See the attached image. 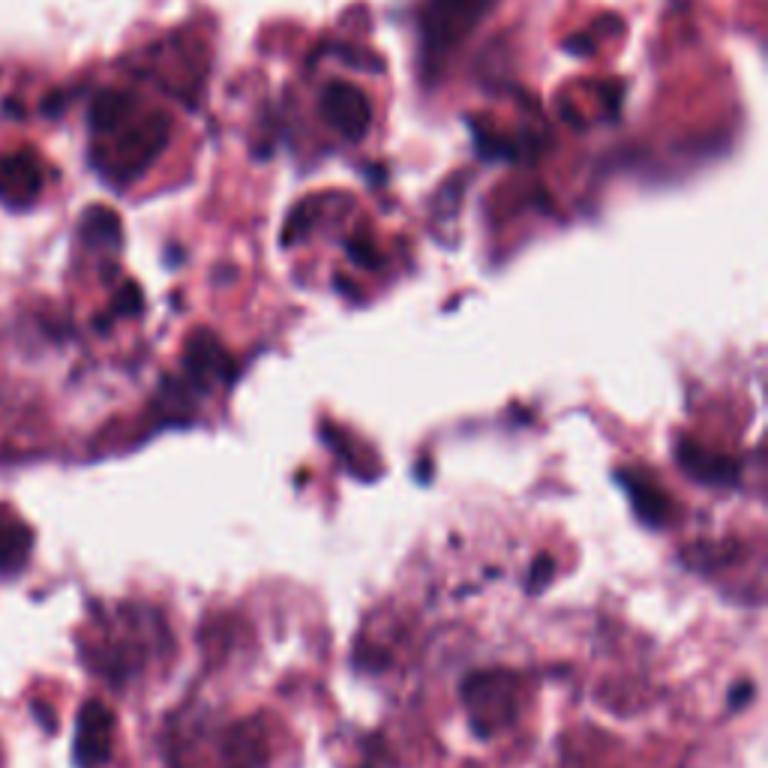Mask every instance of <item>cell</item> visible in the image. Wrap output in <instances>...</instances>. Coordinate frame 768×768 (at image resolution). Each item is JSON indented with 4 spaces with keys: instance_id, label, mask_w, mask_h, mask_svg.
<instances>
[{
    "instance_id": "obj_12",
    "label": "cell",
    "mask_w": 768,
    "mask_h": 768,
    "mask_svg": "<svg viewBox=\"0 0 768 768\" xmlns=\"http://www.w3.org/2000/svg\"><path fill=\"white\" fill-rule=\"evenodd\" d=\"M81 238L91 243V246H118L121 243V220L118 213L102 208V204H93L81 216Z\"/></svg>"
},
{
    "instance_id": "obj_8",
    "label": "cell",
    "mask_w": 768,
    "mask_h": 768,
    "mask_svg": "<svg viewBox=\"0 0 768 768\" xmlns=\"http://www.w3.org/2000/svg\"><path fill=\"white\" fill-rule=\"evenodd\" d=\"M264 729L259 720H246L225 738V768H262L267 759Z\"/></svg>"
},
{
    "instance_id": "obj_9",
    "label": "cell",
    "mask_w": 768,
    "mask_h": 768,
    "mask_svg": "<svg viewBox=\"0 0 768 768\" xmlns=\"http://www.w3.org/2000/svg\"><path fill=\"white\" fill-rule=\"evenodd\" d=\"M33 549V532L19 516L0 511V574H19Z\"/></svg>"
},
{
    "instance_id": "obj_13",
    "label": "cell",
    "mask_w": 768,
    "mask_h": 768,
    "mask_svg": "<svg viewBox=\"0 0 768 768\" xmlns=\"http://www.w3.org/2000/svg\"><path fill=\"white\" fill-rule=\"evenodd\" d=\"M225 361L223 348L213 340L208 331H199V334L190 340V352H186V370H190L192 378H204V375L220 373V364Z\"/></svg>"
},
{
    "instance_id": "obj_16",
    "label": "cell",
    "mask_w": 768,
    "mask_h": 768,
    "mask_svg": "<svg viewBox=\"0 0 768 768\" xmlns=\"http://www.w3.org/2000/svg\"><path fill=\"white\" fill-rule=\"evenodd\" d=\"M348 255H352L361 267H378V264H382V259L375 255V246H370V243L364 241L348 243Z\"/></svg>"
},
{
    "instance_id": "obj_14",
    "label": "cell",
    "mask_w": 768,
    "mask_h": 768,
    "mask_svg": "<svg viewBox=\"0 0 768 768\" xmlns=\"http://www.w3.org/2000/svg\"><path fill=\"white\" fill-rule=\"evenodd\" d=\"M553 570H556V565H553V558L549 556H540L532 565V574H528V592H544L546 586H549V579H553Z\"/></svg>"
},
{
    "instance_id": "obj_3",
    "label": "cell",
    "mask_w": 768,
    "mask_h": 768,
    "mask_svg": "<svg viewBox=\"0 0 768 768\" xmlns=\"http://www.w3.org/2000/svg\"><path fill=\"white\" fill-rule=\"evenodd\" d=\"M493 0H430L421 19L426 49L433 54H445L475 31Z\"/></svg>"
},
{
    "instance_id": "obj_19",
    "label": "cell",
    "mask_w": 768,
    "mask_h": 768,
    "mask_svg": "<svg viewBox=\"0 0 768 768\" xmlns=\"http://www.w3.org/2000/svg\"><path fill=\"white\" fill-rule=\"evenodd\" d=\"M3 112L10 114V118H24V109H21L19 100H7V102H3Z\"/></svg>"
},
{
    "instance_id": "obj_5",
    "label": "cell",
    "mask_w": 768,
    "mask_h": 768,
    "mask_svg": "<svg viewBox=\"0 0 768 768\" xmlns=\"http://www.w3.org/2000/svg\"><path fill=\"white\" fill-rule=\"evenodd\" d=\"M114 711L100 699L84 703L72 738V759L79 768H102L112 759Z\"/></svg>"
},
{
    "instance_id": "obj_4",
    "label": "cell",
    "mask_w": 768,
    "mask_h": 768,
    "mask_svg": "<svg viewBox=\"0 0 768 768\" xmlns=\"http://www.w3.org/2000/svg\"><path fill=\"white\" fill-rule=\"evenodd\" d=\"M319 109H322V118L327 121V127L340 132L345 142H361L370 132V123H373L370 97L357 84H348V81L327 84Z\"/></svg>"
},
{
    "instance_id": "obj_15",
    "label": "cell",
    "mask_w": 768,
    "mask_h": 768,
    "mask_svg": "<svg viewBox=\"0 0 768 768\" xmlns=\"http://www.w3.org/2000/svg\"><path fill=\"white\" fill-rule=\"evenodd\" d=\"M142 310V294H139V289L132 283H127L121 289V294H118V304H114V313H139Z\"/></svg>"
},
{
    "instance_id": "obj_1",
    "label": "cell",
    "mask_w": 768,
    "mask_h": 768,
    "mask_svg": "<svg viewBox=\"0 0 768 768\" xmlns=\"http://www.w3.org/2000/svg\"><path fill=\"white\" fill-rule=\"evenodd\" d=\"M459 697H463L465 715L472 720V729L481 738L498 736L507 724H514L523 706L519 678L505 669H486V673L468 676L459 688Z\"/></svg>"
},
{
    "instance_id": "obj_10",
    "label": "cell",
    "mask_w": 768,
    "mask_h": 768,
    "mask_svg": "<svg viewBox=\"0 0 768 768\" xmlns=\"http://www.w3.org/2000/svg\"><path fill=\"white\" fill-rule=\"evenodd\" d=\"M618 484L627 489V496L634 502V511H637L643 523H648V526H664V523H667L669 498L660 486L646 481V477L630 475V472L618 475Z\"/></svg>"
},
{
    "instance_id": "obj_2",
    "label": "cell",
    "mask_w": 768,
    "mask_h": 768,
    "mask_svg": "<svg viewBox=\"0 0 768 768\" xmlns=\"http://www.w3.org/2000/svg\"><path fill=\"white\" fill-rule=\"evenodd\" d=\"M105 139H114V148L112 156L97 160L100 172L112 183H130L151 169V162L160 156L165 142H169V118L165 114H151V118L132 123V127L127 121L121 130H114Z\"/></svg>"
},
{
    "instance_id": "obj_17",
    "label": "cell",
    "mask_w": 768,
    "mask_h": 768,
    "mask_svg": "<svg viewBox=\"0 0 768 768\" xmlns=\"http://www.w3.org/2000/svg\"><path fill=\"white\" fill-rule=\"evenodd\" d=\"M63 102L67 100H63L61 93H51V97H46V100H42V112L49 114V118H58V114L63 112Z\"/></svg>"
},
{
    "instance_id": "obj_11",
    "label": "cell",
    "mask_w": 768,
    "mask_h": 768,
    "mask_svg": "<svg viewBox=\"0 0 768 768\" xmlns=\"http://www.w3.org/2000/svg\"><path fill=\"white\" fill-rule=\"evenodd\" d=\"M132 118V97L123 91H102L91 105V130L93 135H112Z\"/></svg>"
},
{
    "instance_id": "obj_18",
    "label": "cell",
    "mask_w": 768,
    "mask_h": 768,
    "mask_svg": "<svg viewBox=\"0 0 768 768\" xmlns=\"http://www.w3.org/2000/svg\"><path fill=\"white\" fill-rule=\"evenodd\" d=\"M33 715L40 718L42 727L49 729V732H54V711H51V708L46 706V703H37V706H33Z\"/></svg>"
},
{
    "instance_id": "obj_7",
    "label": "cell",
    "mask_w": 768,
    "mask_h": 768,
    "mask_svg": "<svg viewBox=\"0 0 768 768\" xmlns=\"http://www.w3.org/2000/svg\"><path fill=\"white\" fill-rule=\"evenodd\" d=\"M678 463H681V468H685L690 477H697L703 484L727 486L738 477L736 459L720 454H708V451L690 445V442H681V445H678Z\"/></svg>"
},
{
    "instance_id": "obj_6",
    "label": "cell",
    "mask_w": 768,
    "mask_h": 768,
    "mask_svg": "<svg viewBox=\"0 0 768 768\" xmlns=\"http://www.w3.org/2000/svg\"><path fill=\"white\" fill-rule=\"evenodd\" d=\"M42 192L40 160L31 151L0 156V202L7 208H28Z\"/></svg>"
}]
</instances>
